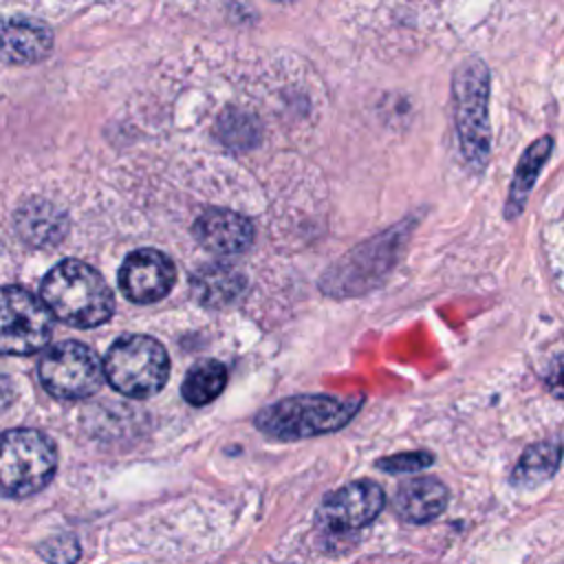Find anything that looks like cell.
Wrapping results in <instances>:
<instances>
[{
  "mask_svg": "<svg viewBox=\"0 0 564 564\" xmlns=\"http://www.w3.org/2000/svg\"><path fill=\"white\" fill-rule=\"evenodd\" d=\"M562 460L560 441H540L529 445L511 471V482L516 487H535L549 480Z\"/></svg>",
  "mask_w": 564,
  "mask_h": 564,
  "instance_id": "16",
  "label": "cell"
},
{
  "mask_svg": "<svg viewBox=\"0 0 564 564\" xmlns=\"http://www.w3.org/2000/svg\"><path fill=\"white\" fill-rule=\"evenodd\" d=\"M57 467L53 441L31 427H15L0 436V494L26 498L44 489Z\"/></svg>",
  "mask_w": 564,
  "mask_h": 564,
  "instance_id": "4",
  "label": "cell"
},
{
  "mask_svg": "<svg viewBox=\"0 0 564 564\" xmlns=\"http://www.w3.org/2000/svg\"><path fill=\"white\" fill-rule=\"evenodd\" d=\"M361 401L330 394H300L267 405L256 416V427L280 441H295L335 432L357 412Z\"/></svg>",
  "mask_w": 564,
  "mask_h": 564,
  "instance_id": "3",
  "label": "cell"
},
{
  "mask_svg": "<svg viewBox=\"0 0 564 564\" xmlns=\"http://www.w3.org/2000/svg\"><path fill=\"white\" fill-rule=\"evenodd\" d=\"M447 505V487L432 476L410 478L399 485L392 507L405 522L423 524L443 513Z\"/></svg>",
  "mask_w": 564,
  "mask_h": 564,
  "instance_id": "12",
  "label": "cell"
},
{
  "mask_svg": "<svg viewBox=\"0 0 564 564\" xmlns=\"http://www.w3.org/2000/svg\"><path fill=\"white\" fill-rule=\"evenodd\" d=\"M11 399V390H9V381L0 375V408H4V403Z\"/></svg>",
  "mask_w": 564,
  "mask_h": 564,
  "instance_id": "21",
  "label": "cell"
},
{
  "mask_svg": "<svg viewBox=\"0 0 564 564\" xmlns=\"http://www.w3.org/2000/svg\"><path fill=\"white\" fill-rule=\"evenodd\" d=\"M53 46L51 29L24 15L0 18V59L9 64H33L48 55Z\"/></svg>",
  "mask_w": 564,
  "mask_h": 564,
  "instance_id": "11",
  "label": "cell"
},
{
  "mask_svg": "<svg viewBox=\"0 0 564 564\" xmlns=\"http://www.w3.org/2000/svg\"><path fill=\"white\" fill-rule=\"evenodd\" d=\"M546 390L553 394V397H557V399H564V359H560L553 368H551V372L546 375Z\"/></svg>",
  "mask_w": 564,
  "mask_h": 564,
  "instance_id": "20",
  "label": "cell"
},
{
  "mask_svg": "<svg viewBox=\"0 0 564 564\" xmlns=\"http://www.w3.org/2000/svg\"><path fill=\"white\" fill-rule=\"evenodd\" d=\"M15 223H18L20 236L35 247H46L57 242L64 236V227H66L62 212L44 200H33L24 205L18 212Z\"/></svg>",
  "mask_w": 564,
  "mask_h": 564,
  "instance_id": "15",
  "label": "cell"
},
{
  "mask_svg": "<svg viewBox=\"0 0 564 564\" xmlns=\"http://www.w3.org/2000/svg\"><path fill=\"white\" fill-rule=\"evenodd\" d=\"M42 300L53 317L73 328L106 324L115 311V297L104 278L79 260H62L44 275Z\"/></svg>",
  "mask_w": 564,
  "mask_h": 564,
  "instance_id": "1",
  "label": "cell"
},
{
  "mask_svg": "<svg viewBox=\"0 0 564 564\" xmlns=\"http://www.w3.org/2000/svg\"><path fill=\"white\" fill-rule=\"evenodd\" d=\"M553 150V139L551 137H540L538 141H533L520 156L511 185H509V194H507V203H505V216L507 220H513L522 214L529 192L533 189L540 170L544 167L549 154Z\"/></svg>",
  "mask_w": 564,
  "mask_h": 564,
  "instance_id": "14",
  "label": "cell"
},
{
  "mask_svg": "<svg viewBox=\"0 0 564 564\" xmlns=\"http://www.w3.org/2000/svg\"><path fill=\"white\" fill-rule=\"evenodd\" d=\"M194 236L212 253L236 256L251 247L253 225L238 212L209 209L196 218Z\"/></svg>",
  "mask_w": 564,
  "mask_h": 564,
  "instance_id": "10",
  "label": "cell"
},
{
  "mask_svg": "<svg viewBox=\"0 0 564 564\" xmlns=\"http://www.w3.org/2000/svg\"><path fill=\"white\" fill-rule=\"evenodd\" d=\"M434 463V456L427 454V452H408V454H394V456H388L383 460H379L377 465L386 471H392V474H410V471H419L427 465Z\"/></svg>",
  "mask_w": 564,
  "mask_h": 564,
  "instance_id": "19",
  "label": "cell"
},
{
  "mask_svg": "<svg viewBox=\"0 0 564 564\" xmlns=\"http://www.w3.org/2000/svg\"><path fill=\"white\" fill-rule=\"evenodd\" d=\"M454 99V126L458 145L469 170L480 172L491 152L489 130V70L478 57L465 59L452 79Z\"/></svg>",
  "mask_w": 564,
  "mask_h": 564,
  "instance_id": "2",
  "label": "cell"
},
{
  "mask_svg": "<svg viewBox=\"0 0 564 564\" xmlns=\"http://www.w3.org/2000/svg\"><path fill=\"white\" fill-rule=\"evenodd\" d=\"M247 289V278L231 264L212 262L198 267L189 278L194 300L207 308H225L234 304Z\"/></svg>",
  "mask_w": 564,
  "mask_h": 564,
  "instance_id": "13",
  "label": "cell"
},
{
  "mask_svg": "<svg viewBox=\"0 0 564 564\" xmlns=\"http://www.w3.org/2000/svg\"><path fill=\"white\" fill-rule=\"evenodd\" d=\"M53 335V315L22 286H0V352L31 355Z\"/></svg>",
  "mask_w": 564,
  "mask_h": 564,
  "instance_id": "7",
  "label": "cell"
},
{
  "mask_svg": "<svg viewBox=\"0 0 564 564\" xmlns=\"http://www.w3.org/2000/svg\"><path fill=\"white\" fill-rule=\"evenodd\" d=\"M176 282L172 260L156 249L132 251L119 269V286L123 295L137 304L163 300Z\"/></svg>",
  "mask_w": 564,
  "mask_h": 564,
  "instance_id": "9",
  "label": "cell"
},
{
  "mask_svg": "<svg viewBox=\"0 0 564 564\" xmlns=\"http://www.w3.org/2000/svg\"><path fill=\"white\" fill-rule=\"evenodd\" d=\"M104 375L121 394L148 399L165 386L170 357L156 339L148 335H126L110 346L104 359Z\"/></svg>",
  "mask_w": 564,
  "mask_h": 564,
  "instance_id": "5",
  "label": "cell"
},
{
  "mask_svg": "<svg viewBox=\"0 0 564 564\" xmlns=\"http://www.w3.org/2000/svg\"><path fill=\"white\" fill-rule=\"evenodd\" d=\"M386 505L383 489L372 480H355L328 494L317 520L330 531H355L370 524Z\"/></svg>",
  "mask_w": 564,
  "mask_h": 564,
  "instance_id": "8",
  "label": "cell"
},
{
  "mask_svg": "<svg viewBox=\"0 0 564 564\" xmlns=\"http://www.w3.org/2000/svg\"><path fill=\"white\" fill-rule=\"evenodd\" d=\"M48 564H75L79 560V542L73 535H57L40 546Z\"/></svg>",
  "mask_w": 564,
  "mask_h": 564,
  "instance_id": "18",
  "label": "cell"
},
{
  "mask_svg": "<svg viewBox=\"0 0 564 564\" xmlns=\"http://www.w3.org/2000/svg\"><path fill=\"white\" fill-rule=\"evenodd\" d=\"M225 386L227 368L218 359H203L189 368L181 394L189 405H207L225 390Z\"/></svg>",
  "mask_w": 564,
  "mask_h": 564,
  "instance_id": "17",
  "label": "cell"
},
{
  "mask_svg": "<svg viewBox=\"0 0 564 564\" xmlns=\"http://www.w3.org/2000/svg\"><path fill=\"white\" fill-rule=\"evenodd\" d=\"M44 390L62 401H77L95 394L104 381V364L82 341H62L40 359Z\"/></svg>",
  "mask_w": 564,
  "mask_h": 564,
  "instance_id": "6",
  "label": "cell"
}]
</instances>
